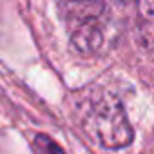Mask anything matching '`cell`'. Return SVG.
Wrapping results in <instances>:
<instances>
[{
    "instance_id": "cell-1",
    "label": "cell",
    "mask_w": 154,
    "mask_h": 154,
    "mask_svg": "<svg viewBox=\"0 0 154 154\" xmlns=\"http://www.w3.org/2000/svg\"><path fill=\"white\" fill-rule=\"evenodd\" d=\"M84 129L105 149L129 147L134 132L129 123L123 103L114 94H98L89 102L82 120Z\"/></svg>"
},
{
    "instance_id": "cell-2",
    "label": "cell",
    "mask_w": 154,
    "mask_h": 154,
    "mask_svg": "<svg viewBox=\"0 0 154 154\" xmlns=\"http://www.w3.org/2000/svg\"><path fill=\"white\" fill-rule=\"evenodd\" d=\"M60 15L65 20L72 47L80 54H98L111 40L107 27L111 26L107 18L105 4H58Z\"/></svg>"
},
{
    "instance_id": "cell-3",
    "label": "cell",
    "mask_w": 154,
    "mask_h": 154,
    "mask_svg": "<svg viewBox=\"0 0 154 154\" xmlns=\"http://www.w3.org/2000/svg\"><path fill=\"white\" fill-rule=\"evenodd\" d=\"M152 29H154V6L152 2L145 0L138 6V33L141 44L150 49L152 44Z\"/></svg>"
},
{
    "instance_id": "cell-4",
    "label": "cell",
    "mask_w": 154,
    "mask_h": 154,
    "mask_svg": "<svg viewBox=\"0 0 154 154\" xmlns=\"http://www.w3.org/2000/svg\"><path fill=\"white\" fill-rule=\"evenodd\" d=\"M33 147H35V152H36V154H65V152L62 150V147L56 145L47 134H38V136L35 138Z\"/></svg>"
}]
</instances>
